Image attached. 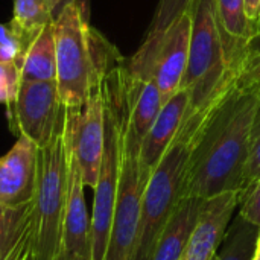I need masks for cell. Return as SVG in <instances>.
Segmentation results:
<instances>
[{
    "label": "cell",
    "instance_id": "6da1fadb",
    "mask_svg": "<svg viewBox=\"0 0 260 260\" xmlns=\"http://www.w3.org/2000/svg\"><path fill=\"white\" fill-rule=\"evenodd\" d=\"M260 90L236 79L204 111L186 168L183 198H210L242 189L248 137Z\"/></svg>",
    "mask_w": 260,
    "mask_h": 260
},
{
    "label": "cell",
    "instance_id": "7a4b0ae2",
    "mask_svg": "<svg viewBox=\"0 0 260 260\" xmlns=\"http://www.w3.org/2000/svg\"><path fill=\"white\" fill-rule=\"evenodd\" d=\"M79 108L64 105L50 140L38 148L32 206V259L55 260L61 250L69 163Z\"/></svg>",
    "mask_w": 260,
    "mask_h": 260
},
{
    "label": "cell",
    "instance_id": "3957f363",
    "mask_svg": "<svg viewBox=\"0 0 260 260\" xmlns=\"http://www.w3.org/2000/svg\"><path fill=\"white\" fill-rule=\"evenodd\" d=\"M56 49V85L61 102L79 108L90 91L123 58L116 47L69 5L53 21Z\"/></svg>",
    "mask_w": 260,
    "mask_h": 260
},
{
    "label": "cell",
    "instance_id": "277c9868",
    "mask_svg": "<svg viewBox=\"0 0 260 260\" xmlns=\"http://www.w3.org/2000/svg\"><path fill=\"white\" fill-rule=\"evenodd\" d=\"M201 119L203 114L184 119L178 134L143 187L137 239L131 260H151L161 230L183 198L186 168Z\"/></svg>",
    "mask_w": 260,
    "mask_h": 260
},
{
    "label": "cell",
    "instance_id": "5b68a950",
    "mask_svg": "<svg viewBox=\"0 0 260 260\" xmlns=\"http://www.w3.org/2000/svg\"><path fill=\"white\" fill-rule=\"evenodd\" d=\"M187 9L192 27L187 69L181 85L189 93L184 119L203 114L236 79V73L227 64L215 0H192Z\"/></svg>",
    "mask_w": 260,
    "mask_h": 260
},
{
    "label": "cell",
    "instance_id": "8992f818",
    "mask_svg": "<svg viewBox=\"0 0 260 260\" xmlns=\"http://www.w3.org/2000/svg\"><path fill=\"white\" fill-rule=\"evenodd\" d=\"M190 27L192 20L187 9L163 34L145 38L139 50L126 61V67L133 75L154 79L163 104L183 85L189 58Z\"/></svg>",
    "mask_w": 260,
    "mask_h": 260
},
{
    "label": "cell",
    "instance_id": "52a82bcc",
    "mask_svg": "<svg viewBox=\"0 0 260 260\" xmlns=\"http://www.w3.org/2000/svg\"><path fill=\"white\" fill-rule=\"evenodd\" d=\"M143 187L145 183L139 172V149L123 140L119 193L104 260L133 259Z\"/></svg>",
    "mask_w": 260,
    "mask_h": 260
},
{
    "label": "cell",
    "instance_id": "ba28073f",
    "mask_svg": "<svg viewBox=\"0 0 260 260\" xmlns=\"http://www.w3.org/2000/svg\"><path fill=\"white\" fill-rule=\"evenodd\" d=\"M62 107L56 81L21 82L8 108L9 128L17 137L24 136L41 148L50 140Z\"/></svg>",
    "mask_w": 260,
    "mask_h": 260
},
{
    "label": "cell",
    "instance_id": "9c48e42d",
    "mask_svg": "<svg viewBox=\"0 0 260 260\" xmlns=\"http://www.w3.org/2000/svg\"><path fill=\"white\" fill-rule=\"evenodd\" d=\"M105 139V108H104V81L96 85L82 107H79L73 133V149L87 187L94 189Z\"/></svg>",
    "mask_w": 260,
    "mask_h": 260
},
{
    "label": "cell",
    "instance_id": "30bf717a",
    "mask_svg": "<svg viewBox=\"0 0 260 260\" xmlns=\"http://www.w3.org/2000/svg\"><path fill=\"white\" fill-rule=\"evenodd\" d=\"M239 203L238 190L206 198L181 260H215Z\"/></svg>",
    "mask_w": 260,
    "mask_h": 260
},
{
    "label": "cell",
    "instance_id": "8fae6325",
    "mask_svg": "<svg viewBox=\"0 0 260 260\" xmlns=\"http://www.w3.org/2000/svg\"><path fill=\"white\" fill-rule=\"evenodd\" d=\"M38 146L18 136L14 146L0 157V207L17 210L29 206L37 186Z\"/></svg>",
    "mask_w": 260,
    "mask_h": 260
},
{
    "label": "cell",
    "instance_id": "7c38bea8",
    "mask_svg": "<svg viewBox=\"0 0 260 260\" xmlns=\"http://www.w3.org/2000/svg\"><path fill=\"white\" fill-rule=\"evenodd\" d=\"M187 105L189 93L186 88H180L175 94L165 101L157 119L145 136L139 151V172L145 186L163 154L178 134L184 122Z\"/></svg>",
    "mask_w": 260,
    "mask_h": 260
},
{
    "label": "cell",
    "instance_id": "4fadbf2b",
    "mask_svg": "<svg viewBox=\"0 0 260 260\" xmlns=\"http://www.w3.org/2000/svg\"><path fill=\"white\" fill-rule=\"evenodd\" d=\"M84 187L85 184L82 181V174L75 155V149L72 148L69 177H67V195H66L61 248L82 259L91 260L90 218L87 213Z\"/></svg>",
    "mask_w": 260,
    "mask_h": 260
},
{
    "label": "cell",
    "instance_id": "5bb4252c",
    "mask_svg": "<svg viewBox=\"0 0 260 260\" xmlns=\"http://www.w3.org/2000/svg\"><path fill=\"white\" fill-rule=\"evenodd\" d=\"M215 11L227 64L230 70L238 75V70L257 35L247 17L244 0H215Z\"/></svg>",
    "mask_w": 260,
    "mask_h": 260
},
{
    "label": "cell",
    "instance_id": "9a60e30c",
    "mask_svg": "<svg viewBox=\"0 0 260 260\" xmlns=\"http://www.w3.org/2000/svg\"><path fill=\"white\" fill-rule=\"evenodd\" d=\"M203 198H181L175 212L161 230L151 260H181L200 216Z\"/></svg>",
    "mask_w": 260,
    "mask_h": 260
},
{
    "label": "cell",
    "instance_id": "2e32d148",
    "mask_svg": "<svg viewBox=\"0 0 260 260\" xmlns=\"http://www.w3.org/2000/svg\"><path fill=\"white\" fill-rule=\"evenodd\" d=\"M21 82L56 81V49L53 23L47 24L24 52L18 62Z\"/></svg>",
    "mask_w": 260,
    "mask_h": 260
},
{
    "label": "cell",
    "instance_id": "e0dca14e",
    "mask_svg": "<svg viewBox=\"0 0 260 260\" xmlns=\"http://www.w3.org/2000/svg\"><path fill=\"white\" fill-rule=\"evenodd\" d=\"M55 18L46 0H15L14 2V14L8 27L12 35L18 41L20 46V59L21 61L27 47L34 43V40L41 34V30L53 23ZM17 62V67H18Z\"/></svg>",
    "mask_w": 260,
    "mask_h": 260
},
{
    "label": "cell",
    "instance_id": "ac0fdd59",
    "mask_svg": "<svg viewBox=\"0 0 260 260\" xmlns=\"http://www.w3.org/2000/svg\"><path fill=\"white\" fill-rule=\"evenodd\" d=\"M259 232V227L238 215L227 230L215 260H251L257 247Z\"/></svg>",
    "mask_w": 260,
    "mask_h": 260
},
{
    "label": "cell",
    "instance_id": "d6986e66",
    "mask_svg": "<svg viewBox=\"0 0 260 260\" xmlns=\"http://www.w3.org/2000/svg\"><path fill=\"white\" fill-rule=\"evenodd\" d=\"M32 250V206H26L20 215L17 229L2 260H26Z\"/></svg>",
    "mask_w": 260,
    "mask_h": 260
},
{
    "label": "cell",
    "instance_id": "ffe728a7",
    "mask_svg": "<svg viewBox=\"0 0 260 260\" xmlns=\"http://www.w3.org/2000/svg\"><path fill=\"white\" fill-rule=\"evenodd\" d=\"M260 178V102L253 117L250 137H248V155L242 177L241 195Z\"/></svg>",
    "mask_w": 260,
    "mask_h": 260
},
{
    "label": "cell",
    "instance_id": "44dd1931",
    "mask_svg": "<svg viewBox=\"0 0 260 260\" xmlns=\"http://www.w3.org/2000/svg\"><path fill=\"white\" fill-rule=\"evenodd\" d=\"M192 0H160L151 21L146 38L163 34L181 14H184Z\"/></svg>",
    "mask_w": 260,
    "mask_h": 260
},
{
    "label": "cell",
    "instance_id": "7402d4cb",
    "mask_svg": "<svg viewBox=\"0 0 260 260\" xmlns=\"http://www.w3.org/2000/svg\"><path fill=\"white\" fill-rule=\"evenodd\" d=\"M236 82L242 87L260 85V37L253 41L250 50L247 52L238 70Z\"/></svg>",
    "mask_w": 260,
    "mask_h": 260
},
{
    "label": "cell",
    "instance_id": "603a6c76",
    "mask_svg": "<svg viewBox=\"0 0 260 260\" xmlns=\"http://www.w3.org/2000/svg\"><path fill=\"white\" fill-rule=\"evenodd\" d=\"M20 87L18 69L12 62H0V104L11 108Z\"/></svg>",
    "mask_w": 260,
    "mask_h": 260
},
{
    "label": "cell",
    "instance_id": "cb8c5ba5",
    "mask_svg": "<svg viewBox=\"0 0 260 260\" xmlns=\"http://www.w3.org/2000/svg\"><path fill=\"white\" fill-rule=\"evenodd\" d=\"M239 206V216L260 229V178L241 195Z\"/></svg>",
    "mask_w": 260,
    "mask_h": 260
},
{
    "label": "cell",
    "instance_id": "d4e9b609",
    "mask_svg": "<svg viewBox=\"0 0 260 260\" xmlns=\"http://www.w3.org/2000/svg\"><path fill=\"white\" fill-rule=\"evenodd\" d=\"M244 2H245L247 17H248L256 35L260 37V0H244Z\"/></svg>",
    "mask_w": 260,
    "mask_h": 260
},
{
    "label": "cell",
    "instance_id": "484cf974",
    "mask_svg": "<svg viewBox=\"0 0 260 260\" xmlns=\"http://www.w3.org/2000/svg\"><path fill=\"white\" fill-rule=\"evenodd\" d=\"M8 46H12V47H18L20 49L18 41L12 35V32L8 27V24L0 23V47H8Z\"/></svg>",
    "mask_w": 260,
    "mask_h": 260
},
{
    "label": "cell",
    "instance_id": "4316f807",
    "mask_svg": "<svg viewBox=\"0 0 260 260\" xmlns=\"http://www.w3.org/2000/svg\"><path fill=\"white\" fill-rule=\"evenodd\" d=\"M46 2H47V5H49V8L52 11L53 18H56L69 5L75 3V0H46Z\"/></svg>",
    "mask_w": 260,
    "mask_h": 260
},
{
    "label": "cell",
    "instance_id": "83f0119b",
    "mask_svg": "<svg viewBox=\"0 0 260 260\" xmlns=\"http://www.w3.org/2000/svg\"><path fill=\"white\" fill-rule=\"evenodd\" d=\"M75 3L79 9L82 20L90 24V0H75Z\"/></svg>",
    "mask_w": 260,
    "mask_h": 260
},
{
    "label": "cell",
    "instance_id": "f1b7e54d",
    "mask_svg": "<svg viewBox=\"0 0 260 260\" xmlns=\"http://www.w3.org/2000/svg\"><path fill=\"white\" fill-rule=\"evenodd\" d=\"M55 260H85V259H82V257H79V256H76V254H73V253H69V251H66V250H62V248H61Z\"/></svg>",
    "mask_w": 260,
    "mask_h": 260
},
{
    "label": "cell",
    "instance_id": "f546056e",
    "mask_svg": "<svg viewBox=\"0 0 260 260\" xmlns=\"http://www.w3.org/2000/svg\"><path fill=\"white\" fill-rule=\"evenodd\" d=\"M251 260H260V245L257 244V247H256V251H254V256H253V259Z\"/></svg>",
    "mask_w": 260,
    "mask_h": 260
},
{
    "label": "cell",
    "instance_id": "4dcf8cb0",
    "mask_svg": "<svg viewBox=\"0 0 260 260\" xmlns=\"http://www.w3.org/2000/svg\"><path fill=\"white\" fill-rule=\"evenodd\" d=\"M26 260H34V259H32V253H29V256L26 257Z\"/></svg>",
    "mask_w": 260,
    "mask_h": 260
},
{
    "label": "cell",
    "instance_id": "1f68e13d",
    "mask_svg": "<svg viewBox=\"0 0 260 260\" xmlns=\"http://www.w3.org/2000/svg\"><path fill=\"white\" fill-rule=\"evenodd\" d=\"M257 244L260 245V232H259V239H257Z\"/></svg>",
    "mask_w": 260,
    "mask_h": 260
},
{
    "label": "cell",
    "instance_id": "d6a6232c",
    "mask_svg": "<svg viewBox=\"0 0 260 260\" xmlns=\"http://www.w3.org/2000/svg\"><path fill=\"white\" fill-rule=\"evenodd\" d=\"M256 88H259V90H260V85H257V87H256Z\"/></svg>",
    "mask_w": 260,
    "mask_h": 260
}]
</instances>
